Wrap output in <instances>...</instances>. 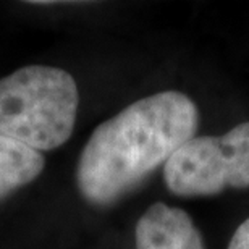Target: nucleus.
<instances>
[{"label":"nucleus","instance_id":"1","mask_svg":"<svg viewBox=\"0 0 249 249\" xmlns=\"http://www.w3.org/2000/svg\"><path fill=\"white\" fill-rule=\"evenodd\" d=\"M197 107L186 94L165 91L139 99L88 139L76 168L81 196L108 206L139 186L196 136Z\"/></svg>","mask_w":249,"mask_h":249},{"label":"nucleus","instance_id":"4","mask_svg":"<svg viewBox=\"0 0 249 249\" xmlns=\"http://www.w3.org/2000/svg\"><path fill=\"white\" fill-rule=\"evenodd\" d=\"M136 249H206L191 217L178 207L156 202L136 223Z\"/></svg>","mask_w":249,"mask_h":249},{"label":"nucleus","instance_id":"6","mask_svg":"<svg viewBox=\"0 0 249 249\" xmlns=\"http://www.w3.org/2000/svg\"><path fill=\"white\" fill-rule=\"evenodd\" d=\"M228 249H249V218L236 228Z\"/></svg>","mask_w":249,"mask_h":249},{"label":"nucleus","instance_id":"2","mask_svg":"<svg viewBox=\"0 0 249 249\" xmlns=\"http://www.w3.org/2000/svg\"><path fill=\"white\" fill-rule=\"evenodd\" d=\"M78 106V86L68 71L42 65L19 68L0 79V136L52 151L71 136Z\"/></svg>","mask_w":249,"mask_h":249},{"label":"nucleus","instance_id":"3","mask_svg":"<svg viewBox=\"0 0 249 249\" xmlns=\"http://www.w3.org/2000/svg\"><path fill=\"white\" fill-rule=\"evenodd\" d=\"M177 196H212L225 188H249V122L223 136H194L163 165Z\"/></svg>","mask_w":249,"mask_h":249},{"label":"nucleus","instance_id":"5","mask_svg":"<svg viewBox=\"0 0 249 249\" xmlns=\"http://www.w3.org/2000/svg\"><path fill=\"white\" fill-rule=\"evenodd\" d=\"M44 167L46 159L39 151L0 136V201L36 180Z\"/></svg>","mask_w":249,"mask_h":249}]
</instances>
